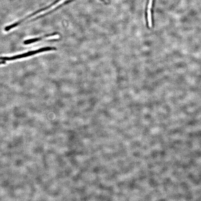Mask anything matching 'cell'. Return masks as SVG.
<instances>
[{
    "instance_id": "obj_2",
    "label": "cell",
    "mask_w": 201,
    "mask_h": 201,
    "mask_svg": "<svg viewBox=\"0 0 201 201\" xmlns=\"http://www.w3.org/2000/svg\"><path fill=\"white\" fill-rule=\"evenodd\" d=\"M6 63L5 61L3 60L2 61L0 62V65H2V64H5Z\"/></svg>"
},
{
    "instance_id": "obj_1",
    "label": "cell",
    "mask_w": 201,
    "mask_h": 201,
    "mask_svg": "<svg viewBox=\"0 0 201 201\" xmlns=\"http://www.w3.org/2000/svg\"><path fill=\"white\" fill-rule=\"evenodd\" d=\"M45 39V37H43L36 38L27 39L24 41V43L26 45L33 43L39 42L43 39Z\"/></svg>"
}]
</instances>
